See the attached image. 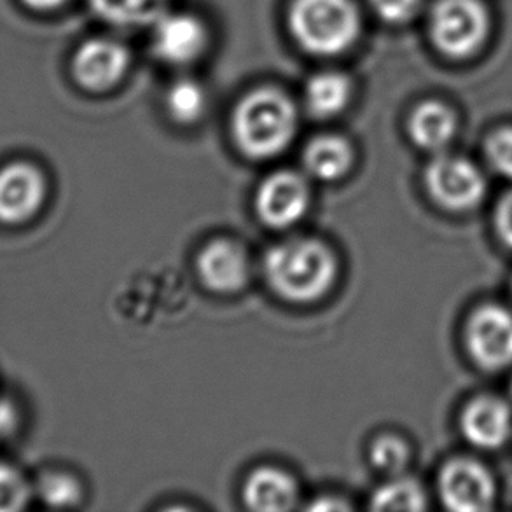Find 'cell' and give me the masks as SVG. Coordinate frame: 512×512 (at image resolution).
I'll return each instance as SVG.
<instances>
[{
	"mask_svg": "<svg viewBox=\"0 0 512 512\" xmlns=\"http://www.w3.org/2000/svg\"><path fill=\"white\" fill-rule=\"evenodd\" d=\"M263 270L271 291L299 305L324 298L338 277L333 250L310 238H291L271 247Z\"/></svg>",
	"mask_w": 512,
	"mask_h": 512,
	"instance_id": "6da1fadb",
	"label": "cell"
},
{
	"mask_svg": "<svg viewBox=\"0 0 512 512\" xmlns=\"http://www.w3.org/2000/svg\"><path fill=\"white\" fill-rule=\"evenodd\" d=\"M298 130V112L282 91L263 88L249 93L233 114L236 146L254 160L284 153Z\"/></svg>",
	"mask_w": 512,
	"mask_h": 512,
	"instance_id": "7a4b0ae2",
	"label": "cell"
},
{
	"mask_svg": "<svg viewBox=\"0 0 512 512\" xmlns=\"http://www.w3.org/2000/svg\"><path fill=\"white\" fill-rule=\"evenodd\" d=\"M289 25L308 53L341 55L359 39L360 13L353 0H294Z\"/></svg>",
	"mask_w": 512,
	"mask_h": 512,
	"instance_id": "3957f363",
	"label": "cell"
},
{
	"mask_svg": "<svg viewBox=\"0 0 512 512\" xmlns=\"http://www.w3.org/2000/svg\"><path fill=\"white\" fill-rule=\"evenodd\" d=\"M490 16L479 0H439L430 13V37L453 60H464L483 48Z\"/></svg>",
	"mask_w": 512,
	"mask_h": 512,
	"instance_id": "277c9868",
	"label": "cell"
},
{
	"mask_svg": "<svg viewBox=\"0 0 512 512\" xmlns=\"http://www.w3.org/2000/svg\"><path fill=\"white\" fill-rule=\"evenodd\" d=\"M425 187L439 207L450 212H469L485 200V175L471 160L439 154L425 168Z\"/></svg>",
	"mask_w": 512,
	"mask_h": 512,
	"instance_id": "5b68a950",
	"label": "cell"
},
{
	"mask_svg": "<svg viewBox=\"0 0 512 512\" xmlns=\"http://www.w3.org/2000/svg\"><path fill=\"white\" fill-rule=\"evenodd\" d=\"M48 200V179L32 161L0 167V224L18 228L34 221Z\"/></svg>",
	"mask_w": 512,
	"mask_h": 512,
	"instance_id": "8992f818",
	"label": "cell"
},
{
	"mask_svg": "<svg viewBox=\"0 0 512 512\" xmlns=\"http://www.w3.org/2000/svg\"><path fill=\"white\" fill-rule=\"evenodd\" d=\"M465 348L485 371H500L512 364V312L500 305L474 310L465 326Z\"/></svg>",
	"mask_w": 512,
	"mask_h": 512,
	"instance_id": "52a82bcc",
	"label": "cell"
},
{
	"mask_svg": "<svg viewBox=\"0 0 512 512\" xmlns=\"http://www.w3.org/2000/svg\"><path fill=\"white\" fill-rule=\"evenodd\" d=\"M439 495L455 512L488 511L495 500V479L472 458H455L439 474Z\"/></svg>",
	"mask_w": 512,
	"mask_h": 512,
	"instance_id": "ba28073f",
	"label": "cell"
},
{
	"mask_svg": "<svg viewBox=\"0 0 512 512\" xmlns=\"http://www.w3.org/2000/svg\"><path fill=\"white\" fill-rule=\"evenodd\" d=\"M310 207V187L303 175L284 170L264 180L256 194V212L270 228H291Z\"/></svg>",
	"mask_w": 512,
	"mask_h": 512,
	"instance_id": "9c48e42d",
	"label": "cell"
},
{
	"mask_svg": "<svg viewBox=\"0 0 512 512\" xmlns=\"http://www.w3.org/2000/svg\"><path fill=\"white\" fill-rule=\"evenodd\" d=\"M128 67V49L111 39L84 42L72 60V74L77 84L93 93H104L118 86Z\"/></svg>",
	"mask_w": 512,
	"mask_h": 512,
	"instance_id": "30bf717a",
	"label": "cell"
},
{
	"mask_svg": "<svg viewBox=\"0 0 512 512\" xmlns=\"http://www.w3.org/2000/svg\"><path fill=\"white\" fill-rule=\"evenodd\" d=\"M153 49L170 65L196 62L207 49V27L193 14H163L154 21Z\"/></svg>",
	"mask_w": 512,
	"mask_h": 512,
	"instance_id": "8fae6325",
	"label": "cell"
},
{
	"mask_svg": "<svg viewBox=\"0 0 512 512\" xmlns=\"http://www.w3.org/2000/svg\"><path fill=\"white\" fill-rule=\"evenodd\" d=\"M460 427L464 437L476 448L495 450L512 434V409L493 395H481L465 406Z\"/></svg>",
	"mask_w": 512,
	"mask_h": 512,
	"instance_id": "7c38bea8",
	"label": "cell"
},
{
	"mask_svg": "<svg viewBox=\"0 0 512 512\" xmlns=\"http://www.w3.org/2000/svg\"><path fill=\"white\" fill-rule=\"evenodd\" d=\"M196 266L201 282L219 294L242 291L249 282V259L245 250L233 242L217 240L208 243L201 250Z\"/></svg>",
	"mask_w": 512,
	"mask_h": 512,
	"instance_id": "4fadbf2b",
	"label": "cell"
},
{
	"mask_svg": "<svg viewBox=\"0 0 512 512\" xmlns=\"http://www.w3.org/2000/svg\"><path fill=\"white\" fill-rule=\"evenodd\" d=\"M243 500L252 511H289L298 502V485L287 472L263 467L245 481Z\"/></svg>",
	"mask_w": 512,
	"mask_h": 512,
	"instance_id": "5bb4252c",
	"label": "cell"
},
{
	"mask_svg": "<svg viewBox=\"0 0 512 512\" xmlns=\"http://www.w3.org/2000/svg\"><path fill=\"white\" fill-rule=\"evenodd\" d=\"M408 132L416 146L439 153L450 146L457 132V118L450 107L441 102H425L411 112Z\"/></svg>",
	"mask_w": 512,
	"mask_h": 512,
	"instance_id": "9a60e30c",
	"label": "cell"
},
{
	"mask_svg": "<svg viewBox=\"0 0 512 512\" xmlns=\"http://www.w3.org/2000/svg\"><path fill=\"white\" fill-rule=\"evenodd\" d=\"M303 165L308 175L319 180H338L350 172L353 151L350 144L336 135L317 137L306 146Z\"/></svg>",
	"mask_w": 512,
	"mask_h": 512,
	"instance_id": "2e32d148",
	"label": "cell"
},
{
	"mask_svg": "<svg viewBox=\"0 0 512 512\" xmlns=\"http://www.w3.org/2000/svg\"><path fill=\"white\" fill-rule=\"evenodd\" d=\"M352 98V83L340 72H322L308 81L306 109L312 116L329 119L345 111Z\"/></svg>",
	"mask_w": 512,
	"mask_h": 512,
	"instance_id": "e0dca14e",
	"label": "cell"
},
{
	"mask_svg": "<svg viewBox=\"0 0 512 512\" xmlns=\"http://www.w3.org/2000/svg\"><path fill=\"white\" fill-rule=\"evenodd\" d=\"M91 9L116 27H140L161 18L168 0H90Z\"/></svg>",
	"mask_w": 512,
	"mask_h": 512,
	"instance_id": "ac0fdd59",
	"label": "cell"
},
{
	"mask_svg": "<svg viewBox=\"0 0 512 512\" xmlns=\"http://www.w3.org/2000/svg\"><path fill=\"white\" fill-rule=\"evenodd\" d=\"M427 507V495L422 485L411 478H394L374 492V511H422Z\"/></svg>",
	"mask_w": 512,
	"mask_h": 512,
	"instance_id": "d6986e66",
	"label": "cell"
},
{
	"mask_svg": "<svg viewBox=\"0 0 512 512\" xmlns=\"http://www.w3.org/2000/svg\"><path fill=\"white\" fill-rule=\"evenodd\" d=\"M34 497L51 509H74L83 502V488L69 472L48 471L35 481Z\"/></svg>",
	"mask_w": 512,
	"mask_h": 512,
	"instance_id": "ffe728a7",
	"label": "cell"
},
{
	"mask_svg": "<svg viewBox=\"0 0 512 512\" xmlns=\"http://www.w3.org/2000/svg\"><path fill=\"white\" fill-rule=\"evenodd\" d=\"M168 116L179 125H194L207 111V95L200 84L180 79L172 84L165 98Z\"/></svg>",
	"mask_w": 512,
	"mask_h": 512,
	"instance_id": "44dd1931",
	"label": "cell"
},
{
	"mask_svg": "<svg viewBox=\"0 0 512 512\" xmlns=\"http://www.w3.org/2000/svg\"><path fill=\"white\" fill-rule=\"evenodd\" d=\"M34 499V485L16 467L0 460V512H18L27 509Z\"/></svg>",
	"mask_w": 512,
	"mask_h": 512,
	"instance_id": "7402d4cb",
	"label": "cell"
},
{
	"mask_svg": "<svg viewBox=\"0 0 512 512\" xmlns=\"http://www.w3.org/2000/svg\"><path fill=\"white\" fill-rule=\"evenodd\" d=\"M371 462L387 474H399L409 464L408 444L394 436H383L371 446Z\"/></svg>",
	"mask_w": 512,
	"mask_h": 512,
	"instance_id": "603a6c76",
	"label": "cell"
},
{
	"mask_svg": "<svg viewBox=\"0 0 512 512\" xmlns=\"http://www.w3.org/2000/svg\"><path fill=\"white\" fill-rule=\"evenodd\" d=\"M486 158L495 172L512 179V128L492 133L486 142Z\"/></svg>",
	"mask_w": 512,
	"mask_h": 512,
	"instance_id": "cb8c5ba5",
	"label": "cell"
},
{
	"mask_svg": "<svg viewBox=\"0 0 512 512\" xmlns=\"http://www.w3.org/2000/svg\"><path fill=\"white\" fill-rule=\"evenodd\" d=\"M374 13L387 23H406L420 11L422 0H369Z\"/></svg>",
	"mask_w": 512,
	"mask_h": 512,
	"instance_id": "d4e9b609",
	"label": "cell"
},
{
	"mask_svg": "<svg viewBox=\"0 0 512 512\" xmlns=\"http://www.w3.org/2000/svg\"><path fill=\"white\" fill-rule=\"evenodd\" d=\"M21 415L18 404L9 395L0 392V444L6 443L20 429Z\"/></svg>",
	"mask_w": 512,
	"mask_h": 512,
	"instance_id": "484cf974",
	"label": "cell"
},
{
	"mask_svg": "<svg viewBox=\"0 0 512 512\" xmlns=\"http://www.w3.org/2000/svg\"><path fill=\"white\" fill-rule=\"evenodd\" d=\"M495 228L500 240L512 249V191L500 198L497 210H495Z\"/></svg>",
	"mask_w": 512,
	"mask_h": 512,
	"instance_id": "4316f807",
	"label": "cell"
},
{
	"mask_svg": "<svg viewBox=\"0 0 512 512\" xmlns=\"http://www.w3.org/2000/svg\"><path fill=\"white\" fill-rule=\"evenodd\" d=\"M23 2L35 11H53V9L63 6L67 0H23Z\"/></svg>",
	"mask_w": 512,
	"mask_h": 512,
	"instance_id": "83f0119b",
	"label": "cell"
},
{
	"mask_svg": "<svg viewBox=\"0 0 512 512\" xmlns=\"http://www.w3.org/2000/svg\"><path fill=\"white\" fill-rule=\"evenodd\" d=\"M346 504H340L338 500L326 499L319 500L317 504H313L312 509H319V511H327V509H346Z\"/></svg>",
	"mask_w": 512,
	"mask_h": 512,
	"instance_id": "f1b7e54d",
	"label": "cell"
},
{
	"mask_svg": "<svg viewBox=\"0 0 512 512\" xmlns=\"http://www.w3.org/2000/svg\"><path fill=\"white\" fill-rule=\"evenodd\" d=\"M511 392H512V385H511Z\"/></svg>",
	"mask_w": 512,
	"mask_h": 512,
	"instance_id": "f546056e",
	"label": "cell"
}]
</instances>
